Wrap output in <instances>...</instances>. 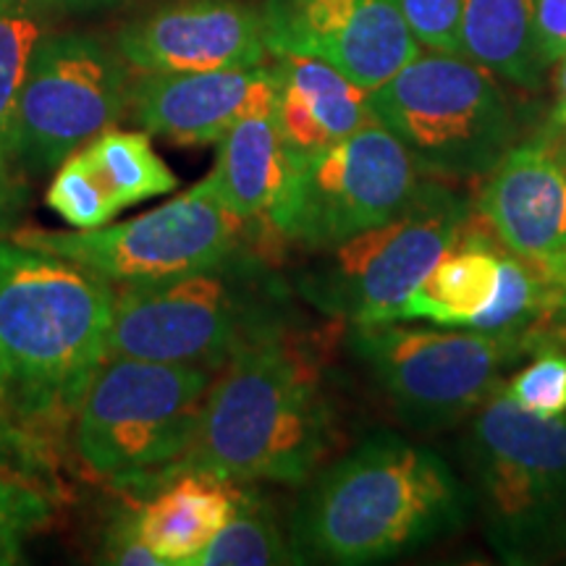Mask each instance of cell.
<instances>
[{
    "label": "cell",
    "instance_id": "obj_31",
    "mask_svg": "<svg viewBox=\"0 0 566 566\" xmlns=\"http://www.w3.org/2000/svg\"><path fill=\"white\" fill-rule=\"evenodd\" d=\"M533 263L546 283V307H543L541 323L527 338V349L530 354H535L541 346L566 349V252L533 260Z\"/></svg>",
    "mask_w": 566,
    "mask_h": 566
},
{
    "label": "cell",
    "instance_id": "obj_15",
    "mask_svg": "<svg viewBox=\"0 0 566 566\" xmlns=\"http://www.w3.org/2000/svg\"><path fill=\"white\" fill-rule=\"evenodd\" d=\"M273 66L142 74L132 82L129 118L174 145H218L254 105L275 101Z\"/></svg>",
    "mask_w": 566,
    "mask_h": 566
},
{
    "label": "cell",
    "instance_id": "obj_13",
    "mask_svg": "<svg viewBox=\"0 0 566 566\" xmlns=\"http://www.w3.org/2000/svg\"><path fill=\"white\" fill-rule=\"evenodd\" d=\"M268 51L313 55L373 92L420 55L401 0H268Z\"/></svg>",
    "mask_w": 566,
    "mask_h": 566
},
{
    "label": "cell",
    "instance_id": "obj_5",
    "mask_svg": "<svg viewBox=\"0 0 566 566\" xmlns=\"http://www.w3.org/2000/svg\"><path fill=\"white\" fill-rule=\"evenodd\" d=\"M373 118L433 179H483L514 147V116L493 71L459 53H420L367 92Z\"/></svg>",
    "mask_w": 566,
    "mask_h": 566
},
{
    "label": "cell",
    "instance_id": "obj_1",
    "mask_svg": "<svg viewBox=\"0 0 566 566\" xmlns=\"http://www.w3.org/2000/svg\"><path fill=\"white\" fill-rule=\"evenodd\" d=\"M331 443L334 415L313 352L275 325L216 373L192 446L160 478L200 472L237 485H300Z\"/></svg>",
    "mask_w": 566,
    "mask_h": 566
},
{
    "label": "cell",
    "instance_id": "obj_4",
    "mask_svg": "<svg viewBox=\"0 0 566 566\" xmlns=\"http://www.w3.org/2000/svg\"><path fill=\"white\" fill-rule=\"evenodd\" d=\"M485 537L504 564L566 556V420L530 415L506 386L478 409L467 441Z\"/></svg>",
    "mask_w": 566,
    "mask_h": 566
},
{
    "label": "cell",
    "instance_id": "obj_36",
    "mask_svg": "<svg viewBox=\"0 0 566 566\" xmlns=\"http://www.w3.org/2000/svg\"><path fill=\"white\" fill-rule=\"evenodd\" d=\"M51 11H69V9H90V6H108L116 0H38Z\"/></svg>",
    "mask_w": 566,
    "mask_h": 566
},
{
    "label": "cell",
    "instance_id": "obj_23",
    "mask_svg": "<svg viewBox=\"0 0 566 566\" xmlns=\"http://www.w3.org/2000/svg\"><path fill=\"white\" fill-rule=\"evenodd\" d=\"M48 27L51 9L38 0H0V168H17L13 116L32 53L48 34Z\"/></svg>",
    "mask_w": 566,
    "mask_h": 566
},
{
    "label": "cell",
    "instance_id": "obj_34",
    "mask_svg": "<svg viewBox=\"0 0 566 566\" xmlns=\"http://www.w3.org/2000/svg\"><path fill=\"white\" fill-rule=\"evenodd\" d=\"M17 168H0V242L17 231L21 208L27 202V187Z\"/></svg>",
    "mask_w": 566,
    "mask_h": 566
},
{
    "label": "cell",
    "instance_id": "obj_22",
    "mask_svg": "<svg viewBox=\"0 0 566 566\" xmlns=\"http://www.w3.org/2000/svg\"><path fill=\"white\" fill-rule=\"evenodd\" d=\"M82 153L122 210L174 192L179 184L166 160L153 150L147 132H124L113 126L87 142Z\"/></svg>",
    "mask_w": 566,
    "mask_h": 566
},
{
    "label": "cell",
    "instance_id": "obj_9",
    "mask_svg": "<svg viewBox=\"0 0 566 566\" xmlns=\"http://www.w3.org/2000/svg\"><path fill=\"white\" fill-rule=\"evenodd\" d=\"M244 229L208 174L132 221L90 231L17 229L9 239L90 268L113 286H142L223 265L239 254Z\"/></svg>",
    "mask_w": 566,
    "mask_h": 566
},
{
    "label": "cell",
    "instance_id": "obj_2",
    "mask_svg": "<svg viewBox=\"0 0 566 566\" xmlns=\"http://www.w3.org/2000/svg\"><path fill=\"white\" fill-rule=\"evenodd\" d=\"M472 493L436 451L378 433L331 464L292 522L300 562L378 564L464 527Z\"/></svg>",
    "mask_w": 566,
    "mask_h": 566
},
{
    "label": "cell",
    "instance_id": "obj_10",
    "mask_svg": "<svg viewBox=\"0 0 566 566\" xmlns=\"http://www.w3.org/2000/svg\"><path fill=\"white\" fill-rule=\"evenodd\" d=\"M422 181L399 137L373 118L328 150L292 160L286 187L265 221L286 242L334 250L391 221L420 192Z\"/></svg>",
    "mask_w": 566,
    "mask_h": 566
},
{
    "label": "cell",
    "instance_id": "obj_18",
    "mask_svg": "<svg viewBox=\"0 0 566 566\" xmlns=\"http://www.w3.org/2000/svg\"><path fill=\"white\" fill-rule=\"evenodd\" d=\"M289 171L292 158L275 118V101H268L247 111L223 134L210 179L216 181L223 202L250 223L273 210L289 181Z\"/></svg>",
    "mask_w": 566,
    "mask_h": 566
},
{
    "label": "cell",
    "instance_id": "obj_21",
    "mask_svg": "<svg viewBox=\"0 0 566 566\" xmlns=\"http://www.w3.org/2000/svg\"><path fill=\"white\" fill-rule=\"evenodd\" d=\"M462 55L516 87L537 90L546 61L535 40V0H464Z\"/></svg>",
    "mask_w": 566,
    "mask_h": 566
},
{
    "label": "cell",
    "instance_id": "obj_11",
    "mask_svg": "<svg viewBox=\"0 0 566 566\" xmlns=\"http://www.w3.org/2000/svg\"><path fill=\"white\" fill-rule=\"evenodd\" d=\"M352 349L373 373L396 415L417 430H441L478 412L501 375L527 357L516 338L467 328L352 325Z\"/></svg>",
    "mask_w": 566,
    "mask_h": 566
},
{
    "label": "cell",
    "instance_id": "obj_7",
    "mask_svg": "<svg viewBox=\"0 0 566 566\" xmlns=\"http://www.w3.org/2000/svg\"><path fill=\"white\" fill-rule=\"evenodd\" d=\"M275 325L281 323L271 302L258 294L233 254L210 271L116 292L105 359H150L221 373Z\"/></svg>",
    "mask_w": 566,
    "mask_h": 566
},
{
    "label": "cell",
    "instance_id": "obj_24",
    "mask_svg": "<svg viewBox=\"0 0 566 566\" xmlns=\"http://www.w3.org/2000/svg\"><path fill=\"white\" fill-rule=\"evenodd\" d=\"M300 564V556L279 522L268 512L258 495H250L239 485L237 509L216 537L192 558L189 566H268Z\"/></svg>",
    "mask_w": 566,
    "mask_h": 566
},
{
    "label": "cell",
    "instance_id": "obj_26",
    "mask_svg": "<svg viewBox=\"0 0 566 566\" xmlns=\"http://www.w3.org/2000/svg\"><path fill=\"white\" fill-rule=\"evenodd\" d=\"M48 205L71 229L80 231L108 226L122 212L82 150L69 155L55 168L51 187H48Z\"/></svg>",
    "mask_w": 566,
    "mask_h": 566
},
{
    "label": "cell",
    "instance_id": "obj_16",
    "mask_svg": "<svg viewBox=\"0 0 566 566\" xmlns=\"http://www.w3.org/2000/svg\"><path fill=\"white\" fill-rule=\"evenodd\" d=\"M472 212L516 258L566 252V174L537 137L514 145L483 176Z\"/></svg>",
    "mask_w": 566,
    "mask_h": 566
},
{
    "label": "cell",
    "instance_id": "obj_20",
    "mask_svg": "<svg viewBox=\"0 0 566 566\" xmlns=\"http://www.w3.org/2000/svg\"><path fill=\"white\" fill-rule=\"evenodd\" d=\"M501 244L472 212L462 242L451 247L409 294L399 323H430L438 328H467L491 304L499 283Z\"/></svg>",
    "mask_w": 566,
    "mask_h": 566
},
{
    "label": "cell",
    "instance_id": "obj_38",
    "mask_svg": "<svg viewBox=\"0 0 566 566\" xmlns=\"http://www.w3.org/2000/svg\"><path fill=\"white\" fill-rule=\"evenodd\" d=\"M543 132L554 134V137H558V139H566V124H562V126H548L546 124V129H543Z\"/></svg>",
    "mask_w": 566,
    "mask_h": 566
},
{
    "label": "cell",
    "instance_id": "obj_27",
    "mask_svg": "<svg viewBox=\"0 0 566 566\" xmlns=\"http://www.w3.org/2000/svg\"><path fill=\"white\" fill-rule=\"evenodd\" d=\"M53 504L45 488L0 472V566L21 562L24 541L51 522Z\"/></svg>",
    "mask_w": 566,
    "mask_h": 566
},
{
    "label": "cell",
    "instance_id": "obj_30",
    "mask_svg": "<svg viewBox=\"0 0 566 566\" xmlns=\"http://www.w3.org/2000/svg\"><path fill=\"white\" fill-rule=\"evenodd\" d=\"M462 6L464 0H401V11L417 42L441 53H462Z\"/></svg>",
    "mask_w": 566,
    "mask_h": 566
},
{
    "label": "cell",
    "instance_id": "obj_28",
    "mask_svg": "<svg viewBox=\"0 0 566 566\" xmlns=\"http://www.w3.org/2000/svg\"><path fill=\"white\" fill-rule=\"evenodd\" d=\"M506 391L525 412L537 417L566 415V349L541 346L525 370L509 380Z\"/></svg>",
    "mask_w": 566,
    "mask_h": 566
},
{
    "label": "cell",
    "instance_id": "obj_17",
    "mask_svg": "<svg viewBox=\"0 0 566 566\" xmlns=\"http://www.w3.org/2000/svg\"><path fill=\"white\" fill-rule=\"evenodd\" d=\"M273 71L275 118L292 160L313 158L373 122L367 92L325 61L279 53Z\"/></svg>",
    "mask_w": 566,
    "mask_h": 566
},
{
    "label": "cell",
    "instance_id": "obj_6",
    "mask_svg": "<svg viewBox=\"0 0 566 566\" xmlns=\"http://www.w3.org/2000/svg\"><path fill=\"white\" fill-rule=\"evenodd\" d=\"M212 378L202 367L105 359L74 412V454L97 478H160L192 446Z\"/></svg>",
    "mask_w": 566,
    "mask_h": 566
},
{
    "label": "cell",
    "instance_id": "obj_25",
    "mask_svg": "<svg viewBox=\"0 0 566 566\" xmlns=\"http://www.w3.org/2000/svg\"><path fill=\"white\" fill-rule=\"evenodd\" d=\"M543 307H546V283H543L537 265L501 247L499 283H495L493 300L475 321L467 325V331L516 338L530 354L527 338L541 323Z\"/></svg>",
    "mask_w": 566,
    "mask_h": 566
},
{
    "label": "cell",
    "instance_id": "obj_29",
    "mask_svg": "<svg viewBox=\"0 0 566 566\" xmlns=\"http://www.w3.org/2000/svg\"><path fill=\"white\" fill-rule=\"evenodd\" d=\"M0 472L45 488L51 483V441L34 433L13 412L9 388L0 375Z\"/></svg>",
    "mask_w": 566,
    "mask_h": 566
},
{
    "label": "cell",
    "instance_id": "obj_33",
    "mask_svg": "<svg viewBox=\"0 0 566 566\" xmlns=\"http://www.w3.org/2000/svg\"><path fill=\"white\" fill-rule=\"evenodd\" d=\"M535 40L546 66L566 55V0H535Z\"/></svg>",
    "mask_w": 566,
    "mask_h": 566
},
{
    "label": "cell",
    "instance_id": "obj_37",
    "mask_svg": "<svg viewBox=\"0 0 566 566\" xmlns=\"http://www.w3.org/2000/svg\"><path fill=\"white\" fill-rule=\"evenodd\" d=\"M543 142V145L548 147L551 150V155H554V158L558 160V166L564 168V174H566V139H558V137H554V134H548V132H541V137H537Z\"/></svg>",
    "mask_w": 566,
    "mask_h": 566
},
{
    "label": "cell",
    "instance_id": "obj_19",
    "mask_svg": "<svg viewBox=\"0 0 566 566\" xmlns=\"http://www.w3.org/2000/svg\"><path fill=\"white\" fill-rule=\"evenodd\" d=\"M168 480L171 483L137 509V527L163 564L189 566L229 522L239 485L200 472H181Z\"/></svg>",
    "mask_w": 566,
    "mask_h": 566
},
{
    "label": "cell",
    "instance_id": "obj_3",
    "mask_svg": "<svg viewBox=\"0 0 566 566\" xmlns=\"http://www.w3.org/2000/svg\"><path fill=\"white\" fill-rule=\"evenodd\" d=\"M116 286L90 268L0 242V375L13 412L48 438L105 363Z\"/></svg>",
    "mask_w": 566,
    "mask_h": 566
},
{
    "label": "cell",
    "instance_id": "obj_14",
    "mask_svg": "<svg viewBox=\"0 0 566 566\" xmlns=\"http://www.w3.org/2000/svg\"><path fill=\"white\" fill-rule=\"evenodd\" d=\"M116 51L142 74L263 66L265 19L244 0H166L116 34Z\"/></svg>",
    "mask_w": 566,
    "mask_h": 566
},
{
    "label": "cell",
    "instance_id": "obj_32",
    "mask_svg": "<svg viewBox=\"0 0 566 566\" xmlns=\"http://www.w3.org/2000/svg\"><path fill=\"white\" fill-rule=\"evenodd\" d=\"M103 562L118 566H163V562L153 554L150 546L142 541L137 527V509H124V512L116 516V522L108 527Z\"/></svg>",
    "mask_w": 566,
    "mask_h": 566
},
{
    "label": "cell",
    "instance_id": "obj_8",
    "mask_svg": "<svg viewBox=\"0 0 566 566\" xmlns=\"http://www.w3.org/2000/svg\"><path fill=\"white\" fill-rule=\"evenodd\" d=\"M472 223V202L438 181H422L391 221L346 239L300 281V294L349 325L399 323L409 294Z\"/></svg>",
    "mask_w": 566,
    "mask_h": 566
},
{
    "label": "cell",
    "instance_id": "obj_12",
    "mask_svg": "<svg viewBox=\"0 0 566 566\" xmlns=\"http://www.w3.org/2000/svg\"><path fill=\"white\" fill-rule=\"evenodd\" d=\"M129 63L97 38L48 32L34 48L13 116L21 174L55 171L129 113Z\"/></svg>",
    "mask_w": 566,
    "mask_h": 566
},
{
    "label": "cell",
    "instance_id": "obj_35",
    "mask_svg": "<svg viewBox=\"0 0 566 566\" xmlns=\"http://www.w3.org/2000/svg\"><path fill=\"white\" fill-rule=\"evenodd\" d=\"M558 69L554 74V84H556V103H554V111H551V118H548V126H562L566 124V55L556 61Z\"/></svg>",
    "mask_w": 566,
    "mask_h": 566
}]
</instances>
